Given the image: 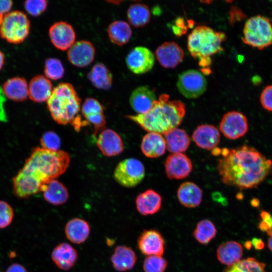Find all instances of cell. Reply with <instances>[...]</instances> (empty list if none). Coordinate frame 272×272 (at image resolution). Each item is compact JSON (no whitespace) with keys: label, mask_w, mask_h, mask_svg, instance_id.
I'll return each mask as SVG.
<instances>
[{"label":"cell","mask_w":272,"mask_h":272,"mask_svg":"<svg viewBox=\"0 0 272 272\" xmlns=\"http://www.w3.org/2000/svg\"><path fill=\"white\" fill-rule=\"evenodd\" d=\"M164 135L166 148L170 153H182L186 151L190 145V137L183 129L175 128Z\"/></svg>","instance_id":"cell-30"},{"label":"cell","mask_w":272,"mask_h":272,"mask_svg":"<svg viewBox=\"0 0 272 272\" xmlns=\"http://www.w3.org/2000/svg\"><path fill=\"white\" fill-rule=\"evenodd\" d=\"M47 104L52 118L58 124H74L79 117L81 99L70 83H61L56 86Z\"/></svg>","instance_id":"cell-4"},{"label":"cell","mask_w":272,"mask_h":272,"mask_svg":"<svg viewBox=\"0 0 272 272\" xmlns=\"http://www.w3.org/2000/svg\"><path fill=\"white\" fill-rule=\"evenodd\" d=\"M162 201V197L157 192L152 189H147L137 196L136 208L142 215H152L160 210Z\"/></svg>","instance_id":"cell-21"},{"label":"cell","mask_w":272,"mask_h":272,"mask_svg":"<svg viewBox=\"0 0 272 272\" xmlns=\"http://www.w3.org/2000/svg\"><path fill=\"white\" fill-rule=\"evenodd\" d=\"M47 1L45 0H28L24 3V8L28 13L33 17L39 16L45 11Z\"/></svg>","instance_id":"cell-40"},{"label":"cell","mask_w":272,"mask_h":272,"mask_svg":"<svg viewBox=\"0 0 272 272\" xmlns=\"http://www.w3.org/2000/svg\"><path fill=\"white\" fill-rule=\"evenodd\" d=\"M107 33L112 43L122 46L129 41L132 31L127 23L121 20H116L109 25Z\"/></svg>","instance_id":"cell-32"},{"label":"cell","mask_w":272,"mask_h":272,"mask_svg":"<svg viewBox=\"0 0 272 272\" xmlns=\"http://www.w3.org/2000/svg\"><path fill=\"white\" fill-rule=\"evenodd\" d=\"M6 272H27L25 267L17 263H13L10 265Z\"/></svg>","instance_id":"cell-45"},{"label":"cell","mask_w":272,"mask_h":272,"mask_svg":"<svg viewBox=\"0 0 272 272\" xmlns=\"http://www.w3.org/2000/svg\"><path fill=\"white\" fill-rule=\"evenodd\" d=\"M115 180L121 186L133 187L140 184L145 176V169L139 160L130 158L120 161L114 172Z\"/></svg>","instance_id":"cell-8"},{"label":"cell","mask_w":272,"mask_h":272,"mask_svg":"<svg viewBox=\"0 0 272 272\" xmlns=\"http://www.w3.org/2000/svg\"><path fill=\"white\" fill-rule=\"evenodd\" d=\"M125 62L128 69L132 73L141 75L152 70L155 63V56L149 48L137 46L128 52Z\"/></svg>","instance_id":"cell-11"},{"label":"cell","mask_w":272,"mask_h":272,"mask_svg":"<svg viewBox=\"0 0 272 272\" xmlns=\"http://www.w3.org/2000/svg\"><path fill=\"white\" fill-rule=\"evenodd\" d=\"M269 237L267 241V247L270 251L272 252V235Z\"/></svg>","instance_id":"cell-49"},{"label":"cell","mask_w":272,"mask_h":272,"mask_svg":"<svg viewBox=\"0 0 272 272\" xmlns=\"http://www.w3.org/2000/svg\"><path fill=\"white\" fill-rule=\"evenodd\" d=\"M42 148L52 151H59L61 142L58 135L54 131H47L40 139Z\"/></svg>","instance_id":"cell-38"},{"label":"cell","mask_w":272,"mask_h":272,"mask_svg":"<svg viewBox=\"0 0 272 272\" xmlns=\"http://www.w3.org/2000/svg\"><path fill=\"white\" fill-rule=\"evenodd\" d=\"M13 5L11 1L0 0V14L6 15L10 11Z\"/></svg>","instance_id":"cell-44"},{"label":"cell","mask_w":272,"mask_h":272,"mask_svg":"<svg viewBox=\"0 0 272 272\" xmlns=\"http://www.w3.org/2000/svg\"><path fill=\"white\" fill-rule=\"evenodd\" d=\"M48 34L52 44L60 50L69 49L75 42L74 29L66 22L59 21L53 24L49 29Z\"/></svg>","instance_id":"cell-13"},{"label":"cell","mask_w":272,"mask_h":272,"mask_svg":"<svg viewBox=\"0 0 272 272\" xmlns=\"http://www.w3.org/2000/svg\"><path fill=\"white\" fill-rule=\"evenodd\" d=\"M14 211L12 207L7 202L0 200V229L9 226L13 220Z\"/></svg>","instance_id":"cell-41"},{"label":"cell","mask_w":272,"mask_h":272,"mask_svg":"<svg viewBox=\"0 0 272 272\" xmlns=\"http://www.w3.org/2000/svg\"><path fill=\"white\" fill-rule=\"evenodd\" d=\"M64 232L70 241L80 244L86 241L89 237L90 227L85 220L78 218H73L66 224Z\"/></svg>","instance_id":"cell-26"},{"label":"cell","mask_w":272,"mask_h":272,"mask_svg":"<svg viewBox=\"0 0 272 272\" xmlns=\"http://www.w3.org/2000/svg\"><path fill=\"white\" fill-rule=\"evenodd\" d=\"M243 248L236 241H228L221 243L216 250L217 257L223 264L232 266L241 260Z\"/></svg>","instance_id":"cell-27"},{"label":"cell","mask_w":272,"mask_h":272,"mask_svg":"<svg viewBox=\"0 0 272 272\" xmlns=\"http://www.w3.org/2000/svg\"><path fill=\"white\" fill-rule=\"evenodd\" d=\"M260 103L264 109L272 112V85L266 86L260 96Z\"/></svg>","instance_id":"cell-43"},{"label":"cell","mask_w":272,"mask_h":272,"mask_svg":"<svg viewBox=\"0 0 272 272\" xmlns=\"http://www.w3.org/2000/svg\"><path fill=\"white\" fill-rule=\"evenodd\" d=\"M164 167L168 178L182 179L187 177L192 170L191 160L183 153H172L166 158Z\"/></svg>","instance_id":"cell-14"},{"label":"cell","mask_w":272,"mask_h":272,"mask_svg":"<svg viewBox=\"0 0 272 272\" xmlns=\"http://www.w3.org/2000/svg\"><path fill=\"white\" fill-rule=\"evenodd\" d=\"M96 144L100 151L105 156H117L123 151V143L121 137L111 129L102 130L99 134Z\"/></svg>","instance_id":"cell-19"},{"label":"cell","mask_w":272,"mask_h":272,"mask_svg":"<svg viewBox=\"0 0 272 272\" xmlns=\"http://www.w3.org/2000/svg\"><path fill=\"white\" fill-rule=\"evenodd\" d=\"M176 86L179 92L185 98L195 99L205 93L207 81L199 71L188 70L179 75Z\"/></svg>","instance_id":"cell-9"},{"label":"cell","mask_w":272,"mask_h":272,"mask_svg":"<svg viewBox=\"0 0 272 272\" xmlns=\"http://www.w3.org/2000/svg\"><path fill=\"white\" fill-rule=\"evenodd\" d=\"M127 18L129 24L138 28L147 24L151 19V13L149 7L143 4L131 5L127 11Z\"/></svg>","instance_id":"cell-33"},{"label":"cell","mask_w":272,"mask_h":272,"mask_svg":"<svg viewBox=\"0 0 272 272\" xmlns=\"http://www.w3.org/2000/svg\"><path fill=\"white\" fill-rule=\"evenodd\" d=\"M95 49L91 42L87 40H80L75 43L68 49L67 59L73 65L84 67L94 60Z\"/></svg>","instance_id":"cell-15"},{"label":"cell","mask_w":272,"mask_h":272,"mask_svg":"<svg viewBox=\"0 0 272 272\" xmlns=\"http://www.w3.org/2000/svg\"><path fill=\"white\" fill-rule=\"evenodd\" d=\"M156 58L164 67L173 69L178 65L184 58L183 49L176 42H165L155 51Z\"/></svg>","instance_id":"cell-16"},{"label":"cell","mask_w":272,"mask_h":272,"mask_svg":"<svg viewBox=\"0 0 272 272\" xmlns=\"http://www.w3.org/2000/svg\"><path fill=\"white\" fill-rule=\"evenodd\" d=\"M141 149L143 154L147 157L150 158L159 157L165 153L166 149L165 138L161 134L149 132L142 139Z\"/></svg>","instance_id":"cell-24"},{"label":"cell","mask_w":272,"mask_h":272,"mask_svg":"<svg viewBox=\"0 0 272 272\" xmlns=\"http://www.w3.org/2000/svg\"><path fill=\"white\" fill-rule=\"evenodd\" d=\"M252 246V245L251 241H246L244 243V246L248 250L250 249Z\"/></svg>","instance_id":"cell-50"},{"label":"cell","mask_w":272,"mask_h":272,"mask_svg":"<svg viewBox=\"0 0 272 272\" xmlns=\"http://www.w3.org/2000/svg\"><path fill=\"white\" fill-rule=\"evenodd\" d=\"M137 259L135 253L132 248L124 245L115 247L111 256V261L114 268L119 272L131 270Z\"/></svg>","instance_id":"cell-23"},{"label":"cell","mask_w":272,"mask_h":272,"mask_svg":"<svg viewBox=\"0 0 272 272\" xmlns=\"http://www.w3.org/2000/svg\"><path fill=\"white\" fill-rule=\"evenodd\" d=\"M258 203L259 202L258 201H256V199H255V200H252V205L253 206H254V207H257L258 205Z\"/></svg>","instance_id":"cell-51"},{"label":"cell","mask_w":272,"mask_h":272,"mask_svg":"<svg viewBox=\"0 0 272 272\" xmlns=\"http://www.w3.org/2000/svg\"><path fill=\"white\" fill-rule=\"evenodd\" d=\"M85 118L88 124H91L93 125L95 134L98 131L103 130L105 126L106 119L104 113L91 115Z\"/></svg>","instance_id":"cell-42"},{"label":"cell","mask_w":272,"mask_h":272,"mask_svg":"<svg viewBox=\"0 0 272 272\" xmlns=\"http://www.w3.org/2000/svg\"><path fill=\"white\" fill-rule=\"evenodd\" d=\"M53 90L49 79L43 75H37L31 79L28 85L29 97L36 102L47 101Z\"/></svg>","instance_id":"cell-22"},{"label":"cell","mask_w":272,"mask_h":272,"mask_svg":"<svg viewBox=\"0 0 272 272\" xmlns=\"http://www.w3.org/2000/svg\"><path fill=\"white\" fill-rule=\"evenodd\" d=\"M2 91L7 98L14 101H23L29 97L28 85L23 78L8 80L3 84Z\"/></svg>","instance_id":"cell-29"},{"label":"cell","mask_w":272,"mask_h":272,"mask_svg":"<svg viewBox=\"0 0 272 272\" xmlns=\"http://www.w3.org/2000/svg\"><path fill=\"white\" fill-rule=\"evenodd\" d=\"M226 38L223 32H217L208 26L199 25L188 35L187 48L190 55L199 59V65L208 66L211 63L210 56L223 50L222 44Z\"/></svg>","instance_id":"cell-5"},{"label":"cell","mask_w":272,"mask_h":272,"mask_svg":"<svg viewBox=\"0 0 272 272\" xmlns=\"http://www.w3.org/2000/svg\"><path fill=\"white\" fill-rule=\"evenodd\" d=\"M185 114V106L182 102L170 101L168 95L163 94L154 102L148 112L127 115L126 117L149 132L164 134L177 128L182 122Z\"/></svg>","instance_id":"cell-3"},{"label":"cell","mask_w":272,"mask_h":272,"mask_svg":"<svg viewBox=\"0 0 272 272\" xmlns=\"http://www.w3.org/2000/svg\"><path fill=\"white\" fill-rule=\"evenodd\" d=\"M30 23L27 15L22 12L15 11L4 16L0 25V35L9 43L19 44L28 37Z\"/></svg>","instance_id":"cell-7"},{"label":"cell","mask_w":272,"mask_h":272,"mask_svg":"<svg viewBox=\"0 0 272 272\" xmlns=\"http://www.w3.org/2000/svg\"><path fill=\"white\" fill-rule=\"evenodd\" d=\"M242 41L259 49L272 44V24L267 18L257 15L248 19L243 31Z\"/></svg>","instance_id":"cell-6"},{"label":"cell","mask_w":272,"mask_h":272,"mask_svg":"<svg viewBox=\"0 0 272 272\" xmlns=\"http://www.w3.org/2000/svg\"><path fill=\"white\" fill-rule=\"evenodd\" d=\"M258 228L261 231L267 232L270 229V227L266 222L261 220L258 225Z\"/></svg>","instance_id":"cell-47"},{"label":"cell","mask_w":272,"mask_h":272,"mask_svg":"<svg viewBox=\"0 0 272 272\" xmlns=\"http://www.w3.org/2000/svg\"><path fill=\"white\" fill-rule=\"evenodd\" d=\"M44 199L54 206L65 203L69 194L67 188L59 181L53 179L44 184L41 189Z\"/></svg>","instance_id":"cell-28"},{"label":"cell","mask_w":272,"mask_h":272,"mask_svg":"<svg viewBox=\"0 0 272 272\" xmlns=\"http://www.w3.org/2000/svg\"><path fill=\"white\" fill-rule=\"evenodd\" d=\"M102 104L96 99L89 97L85 99L81 108L84 118L93 114L104 113Z\"/></svg>","instance_id":"cell-39"},{"label":"cell","mask_w":272,"mask_h":272,"mask_svg":"<svg viewBox=\"0 0 272 272\" xmlns=\"http://www.w3.org/2000/svg\"><path fill=\"white\" fill-rule=\"evenodd\" d=\"M217 232L214 224L208 219H203L197 223L193 236L200 244L207 245L215 237Z\"/></svg>","instance_id":"cell-34"},{"label":"cell","mask_w":272,"mask_h":272,"mask_svg":"<svg viewBox=\"0 0 272 272\" xmlns=\"http://www.w3.org/2000/svg\"><path fill=\"white\" fill-rule=\"evenodd\" d=\"M4 63V56L2 52L0 50V70L3 66Z\"/></svg>","instance_id":"cell-48"},{"label":"cell","mask_w":272,"mask_h":272,"mask_svg":"<svg viewBox=\"0 0 272 272\" xmlns=\"http://www.w3.org/2000/svg\"><path fill=\"white\" fill-rule=\"evenodd\" d=\"M156 100L155 92L147 85L141 86L134 89L129 99L130 106L138 114L148 112Z\"/></svg>","instance_id":"cell-17"},{"label":"cell","mask_w":272,"mask_h":272,"mask_svg":"<svg viewBox=\"0 0 272 272\" xmlns=\"http://www.w3.org/2000/svg\"><path fill=\"white\" fill-rule=\"evenodd\" d=\"M220 154L217 169L227 185L240 189L255 188L272 172V161L250 146L222 149Z\"/></svg>","instance_id":"cell-1"},{"label":"cell","mask_w":272,"mask_h":272,"mask_svg":"<svg viewBox=\"0 0 272 272\" xmlns=\"http://www.w3.org/2000/svg\"><path fill=\"white\" fill-rule=\"evenodd\" d=\"M141 252L148 256H162L165 249V242L162 234L155 229L143 231L137 241Z\"/></svg>","instance_id":"cell-12"},{"label":"cell","mask_w":272,"mask_h":272,"mask_svg":"<svg viewBox=\"0 0 272 272\" xmlns=\"http://www.w3.org/2000/svg\"><path fill=\"white\" fill-rule=\"evenodd\" d=\"M192 139L199 148L213 150L217 148L220 142V133L215 126L204 124L196 128L193 132Z\"/></svg>","instance_id":"cell-18"},{"label":"cell","mask_w":272,"mask_h":272,"mask_svg":"<svg viewBox=\"0 0 272 272\" xmlns=\"http://www.w3.org/2000/svg\"><path fill=\"white\" fill-rule=\"evenodd\" d=\"M223 134L230 140H236L243 137L248 130L247 119L240 112L231 111L226 113L219 124Z\"/></svg>","instance_id":"cell-10"},{"label":"cell","mask_w":272,"mask_h":272,"mask_svg":"<svg viewBox=\"0 0 272 272\" xmlns=\"http://www.w3.org/2000/svg\"><path fill=\"white\" fill-rule=\"evenodd\" d=\"M51 258L56 266L63 270H69L76 263L78 254L76 249L67 243H60L53 249Z\"/></svg>","instance_id":"cell-20"},{"label":"cell","mask_w":272,"mask_h":272,"mask_svg":"<svg viewBox=\"0 0 272 272\" xmlns=\"http://www.w3.org/2000/svg\"><path fill=\"white\" fill-rule=\"evenodd\" d=\"M87 78L96 88L107 90L111 88L112 75L107 66L98 62L93 66L87 74Z\"/></svg>","instance_id":"cell-31"},{"label":"cell","mask_w":272,"mask_h":272,"mask_svg":"<svg viewBox=\"0 0 272 272\" xmlns=\"http://www.w3.org/2000/svg\"><path fill=\"white\" fill-rule=\"evenodd\" d=\"M251 242L252 246L256 250H262L264 247V243L260 238H253Z\"/></svg>","instance_id":"cell-46"},{"label":"cell","mask_w":272,"mask_h":272,"mask_svg":"<svg viewBox=\"0 0 272 272\" xmlns=\"http://www.w3.org/2000/svg\"><path fill=\"white\" fill-rule=\"evenodd\" d=\"M44 73L48 79L58 80L63 77L64 69L59 59L50 57L45 61Z\"/></svg>","instance_id":"cell-36"},{"label":"cell","mask_w":272,"mask_h":272,"mask_svg":"<svg viewBox=\"0 0 272 272\" xmlns=\"http://www.w3.org/2000/svg\"><path fill=\"white\" fill-rule=\"evenodd\" d=\"M168 266L167 260L162 256H147L143 262L144 272H165Z\"/></svg>","instance_id":"cell-37"},{"label":"cell","mask_w":272,"mask_h":272,"mask_svg":"<svg viewBox=\"0 0 272 272\" xmlns=\"http://www.w3.org/2000/svg\"><path fill=\"white\" fill-rule=\"evenodd\" d=\"M177 195L182 205L186 208H194L199 206L201 202L202 192L196 184L187 181L180 185Z\"/></svg>","instance_id":"cell-25"},{"label":"cell","mask_w":272,"mask_h":272,"mask_svg":"<svg viewBox=\"0 0 272 272\" xmlns=\"http://www.w3.org/2000/svg\"><path fill=\"white\" fill-rule=\"evenodd\" d=\"M4 15H1L0 14V25H1L3 21V19H4Z\"/></svg>","instance_id":"cell-52"},{"label":"cell","mask_w":272,"mask_h":272,"mask_svg":"<svg viewBox=\"0 0 272 272\" xmlns=\"http://www.w3.org/2000/svg\"><path fill=\"white\" fill-rule=\"evenodd\" d=\"M70 162L63 151L34 148L23 167L13 178V189L18 197L26 198L41 191L42 186L63 174Z\"/></svg>","instance_id":"cell-2"},{"label":"cell","mask_w":272,"mask_h":272,"mask_svg":"<svg viewBox=\"0 0 272 272\" xmlns=\"http://www.w3.org/2000/svg\"><path fill=\"white\" fill-rule=\"evenodd\" d=\"M224 272H266L265 264L253 257L241 260L230 266Z\"/></svg>","instance_id":"cell-35"}]
</instances>
